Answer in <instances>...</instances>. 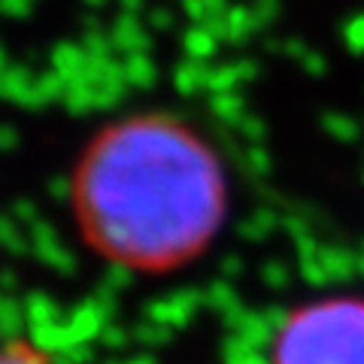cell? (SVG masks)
<instances>
[{
    "instance_id": "1",
    "label": "cell",
    "mask_w": 364,
    "mask_h": 364,
    "mask_svg": "<svg viewBox=\"0 0 364 364\" xmlns=\"http://www.w3.org/2000/svg\"><path fill=\"white\" fill-rule=\"evenodd\" d=\"M79 237L107 264L164 277L219 240L231 210L228 167L173 112L112 119L79 152L70 176Z\"/></svg>"
},
{
    "instance_id": "2",
    "label": "cell",
    "mask_w": 364,
    "mask_h": 364,
    "mask_svg": "<svg viewBox=\"0 0 364 364\" xmlns=\"http://www.w3.org/2000/svg\"><path fill=\"white\" fill-rule=\"evenodd\" d=\"M270 364H364V298L325 294L282 318Z\"/></svg>"
},
{
    "instance_id": "3",
    "label": "cell",
    "mask_w": 364,
    "mask_h": 364,
    "mask_svg": "<svg viewBox=\"0 0 364 364\" xmlns=\"http://www.w3.org/2000/svg\"><path fill=\"white\" fill-rule=\"evenodd\" d=\"M0 364H52L28 340H0Z\"/></svg>"
}]
</instances>
